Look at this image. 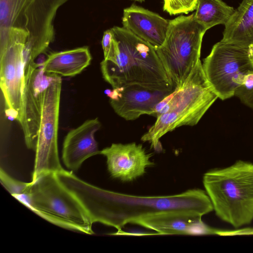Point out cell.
Here are the masks:
<instances>
[{
    "mask_svg": "<svg viewBox=\"0 0 253 253\" xmlns=\"http://www.w3.org/2000/svg\"><path fill=\"white\" fill-rule=\"evenodd\" d=\"M64 184L79 200L92 223L99 222L118 230L128 223H137L161 214H174L202 219L213 210L205 191L191 189L169 196H136L109 191L92 185L73 173Z\"/></svg>",
    "mask_w": 253,
    "mask_h": 253,
    "instance_id": "obj_1",
    "label": "cell"
},
{
    "mask_svg": "<svg viewBox=\"0 0 253 253\" xmlns=\"http://www.w3.org/2000/svg\"><path fill=\"white\" fill-rule=\"evenodd\" d=\"M68 0H0V53L21 47L26 73L54 41V19Z\"/></svg>",
    "mask_w": 253,
    "mask_h": 253,
    "instance_id": "obj_2",
    "label": "cell"
},
{
    "mask_svg": "<svg viewBox=\"0 0 253 253\" xmlns=\"http://www.w3.org/2000/svg\"><path fill=\"white\" fill-rule=\"evenodd\" d=\"M111 29L112 46L100 67L104 79L113 89L131 85L159 90L175 88L153 45L124 27Z\"/></svg>",
    "mask_w": 253,
    "mask_h": 253,
    "instance_id": "obj_3",
    "label": "cell"
},
{
    "mask_svg": "<svg viewBox=\"0 0 253 253\" xmlns=\"http://www.w3.org/2000/svg\"><path fill=\"white\" fill-rule=\"evenodd\" d=\"M172 96L157 116L154 124L141 140L161 152L160 138L167 133L183 126L197 125L218 98L209 83L200 60L181 87H176Z\"/></svg>",
    "mask_w": 253,
    "mask_h": 253,
    "instance_id": "obj_4",
    "label": "cell"
},
{
    "mask_svg": "<svg viewBox=\"0 0 253 253\" xmlns=\"http://www.w3.org/2000/svg\"><path fill=\"white\" fill-rule=\"evenodd\" d=\"M206 193L217 215L235 228L253 220V164L238 161L203 176Z\"/></svg>",
    "mask_w": 253,
    "mask_h": 253,
    "instance_id": "obj_5",
    "label": "cell"
},
{
    "mask_svg": "<svg viewBox=\"0 0 253 253\" xmlns=\"http://www.w3.org/2000/svg\"><path fill=\"white\" fill-rule=\"evenodd\" d=\"M19 201L47 221L66 229L93 234L92 222L82 203L59 180L47 173L29 183Z\"/></svg>",
    "mask_w": 253,
    "mask_h": 253,
    "instance_id": "obj_6",
    "label": "cell"
},
{
    "mask_svg": "<svg viewBox=\"0 0 253 253\" xmlns=\"http://www.w3.org/2000/svg\"><path fill=\"white\" fill-rule=\"evenodd\" d=\"M194 13L169 20L164 43L156 52L173 85L181 87L200 60L203 36L207 31Z\"/></svg>",
    "mask_w": 253,
    "mask_h": 253,
    "instance_id": "obj_7",
    "label": "cell"
},
{
    "mask_svg": "<svg viewBox=\"0 0 253 253\" xmlns=\"http://www.w3.org/2000/svg\"><path fill=\"white\" fill-rule=\"evenodd\" d=\"M253 49L220 41L202 64L205 75L218 98L224 100L253 77Z\"/></svg>",
    "mask_w": 253,
    "mask_h": 253,
    "instance_id": "obj_8",
    "label": "cell"
},
{
    "mask_svg": "<svg viewBox=\"0 0 253 253\" xmlns=\"http://www.w3.org/2000/svg\"><path fill=\"white\" fill-rule=\"evenodd\" d=\"M61 87V76L55 74L44 94L32 182L44 174L63 169L57 143Z\"/></svg>",
    "mask_w": 253,
    "mask_h": 253,
    "instance_id": "obj_9",
    "label": "cell"
},
{
    "mask_svg": "<svg viewBox=\"0 0 253 253\" xmlns=\"http://www.w3.org/2000/svg\"><path fill=\"white\" fill-rule=\"evenodd\" d=\"M55 74L44 71L42 63H35L25 75L22 127L25 144L35 151L41 119L45 90Z\"/></svg>",
    "mask_w": 253,
    "mask_h": 253,
    "instance_id": "obj_10",
    "label": "cell"
},
{
    "mask_svg": "<svg viewBox=\"0 0 253 253\" xmlns=\"http://www.w3.org/2000/svg\"><path fill=\"white\" fill-rule=\"evenodd\" d=\"M23 50L10 47L0 53V86L7 115L20 122L22 115L25 74Z\"/></svg>",
    "mask_w": 253,
    "mask_h": 253,
    "instance_id": "obj_11",
    "label": "cell"
},
{
    "mask_svg": "<svg viewBox=\"0 0 253 253\" xmlns=\"http://www.w3.org/2000/svg\"><path fill=\"white\" fill-rule=\"evenodd\" d=\"M107 159L108 170L114 178L132 181L143 175L146 169L154 165L141 144L113 143L100 152Z\"/></svg>",
    "mask_w": 253,
    "mask_h": 253,
    "instance_id": "obj_12",
    "label": "cell"
},
{
    "mask_svg": "<svg viewBox=\"0 0 253 253\" xmlns=\"http://www.w3.org/2000/svg\"><path fill=\"white\" fill-rule=\"evenodd\" d=\"M174 89L131 85L114 88L107 94L115 113L126 120L133 121L142 115H152L155 106Z\"/></svg>",
    "mask_w": 253,
    "mask_h": 253,
    "instance_id": "obj_13",
    "label": "cell"
},
{
    "mask_svg": "<svg viewBox=\"0 0 253 253\" xmlns=\"http://www.w3.org/2000/svg\"><path fill=\"white\" fill-rule=\"evenodd\" d=\"M101 127L98 118L85 121L66 135L62 148V160L69 169L77 171L88 158L100 154L94 134Z\"/></svg>",
    "mask_w": 253,
    "mask_h": 253,
    "instance_id": "obj_14",
    "label": "cell"
},
{
    "mask_svg": "<svg viewBox=\"0 0 253 253\" xmlns=\"http://www.w3.org/2000/svg\"><path fill=\"white\" fill-rule=\"evenodd\" d=\"M169 23L158 14L135 4L124 9L123 27L155 48L164 43Z\"/></svg>",
    "mask_w": 253,
    "mask_h": 253,
    "instance_id": "obj_15",
    "label": "cell"
},
{
    "mask_svg": "<svg viewBox=\"0 0 253 253\" xmlns=\"http://www.w3.org/2000/svg\"><path fill=\"white\" fill-rule=\"evenodd\" d=\"M137 225L154 230L161 235H206L216 231L206 225L202 219L174 214L153 215L139 221Z\"/></svg>",
    "mask_w": 253,
    "mask_h": 253,
    "instance_id": "obj_16",
    "label": "cell"
},
{
    "mask_svg": "<svg viewBox=\"0 0 253 253\" xmlns=\"http://www.w3.org/2000/svg\"><path fill=\"white\" fill-rule=\"evenodd\" d=\"M224 25L222 42L253 49V0H242Z\"/></svg>",
    "mask_w": 253,
    "mask_h": 253,
    "instance_id": "obj_17",
    "label": "cell"
},
{
    "mask_svg": "<svg viewBox=\"0 0 253 253\" xmlns=\"http://www.w3.org/2000/svg\"><path fill=\"white\" fill-rule=\"evenodd\" d=\"M92 59L87 46L50 53L42 62L44 72L64 77H73L88 67Z\"/></svg>",
    "mask_w": 253,
    "mask_h": 253,
    "instance_id": "obj_18",
    "label": "cell"
},
{
    "mask_svg": "<svg viewBox=\"0 0 253 253\" xmlns=\"http://www.w3.org/2000/svg\"><path fill=\"white\" fill-rule=\"evenodd\" d=\"M234 10L221 0H198L194 17L208 30L217 25H225Z\"/></svg>",
    "mask_w": 253,
    "mask_h": 253,
    "instance_id": "obj_19",
    "label": "cell"
},
{
    "mask_svg": "<svg viewBox=\"0 0 253 253\" xmlns=\"http://www.w3.org/2000/svg\"><path fill=\"white\" fill-rule=\"evenodd\" d=\"M163 9L170 15L188 14L196 9L198 0H163Z\"/></svg>",
    "mask_w": 253,
    "mask_h": 253,
    "instance_id": "obj_20",
    "label": "cell"
},
{
    "mask_svg": "<svg viewBox=\"0 0 253 253\" xmlns=\"http://www.w3.org/2000/svg\"><path fill=\"white\" fill-rule=\"evenodd\" d=\"M0 179L3 186L15 198L26 194L29 183L14 179L2 169L0 170Z\"/></svg>",
    "mask_w": 253,
    "mask_h": 253,
    "instance_id": "obj_21",
    "label": "cell"
},
{
    "mask_svg": "<svg viewBox=\"0 0 253 253\" xmlns=\"http://www.w3.org/2000/svg\"><path fill=\"white\" fill-rule=\"evenodd\" d=\"M245 105L253 110V85L249 88L241 87L235 95Z\"/></svg>",
    "mask_w": 253,
    "mask_h": 253,
    "instance_id": "obj_22",
    "label": "cell"
},
{
    "mask_svg": "<svg viewBox=\"0 0 253 253\" xmlns=\"http://www.w3.org/2000/svg\"><path fill=\"white\" fill-rule=\"evenodd\" d=\"M113 40V33L111 29L105 31L103 35L101 45L104 53V58H106L111 49Z\"/></svg>",
    "mask_w": 253,
    "mask_h": 253,
    "instance_id": "obj_23",
    "label": "cell"
},
{
    "mask_svg": "<svg viewBox=\"0 0 253 253\" xmlns=\"http://www.w3.org/2000/svg\"><path fill=\"white\" fill-rule=\"evenodd\" d=\"M133 0L137 1L138 2H142V1H144L145 0Z\"/></svg>",
    "mask_w": 253,
    "mask_h": 253,
    "instance_id": "obj_24",
    "label": "cell"
},
{
    "mask_svg": "<svg viewBox=\"0 0 253 253\" xmlns=\"http://www.w3.org/2000/svg\"><path fill=\"white\" fill-rule=\"evenodd\" d=\"M251 59H252V61L253 63V53H252V56H251Z\"/></svg>",
    "mask_w": 253,
    "mask_h": 253,
    "instance_id": "obj_25",
    "label": "cell"
}]
</instances>
